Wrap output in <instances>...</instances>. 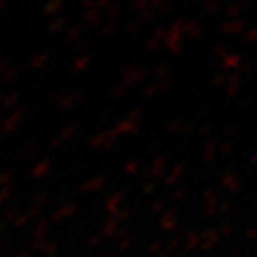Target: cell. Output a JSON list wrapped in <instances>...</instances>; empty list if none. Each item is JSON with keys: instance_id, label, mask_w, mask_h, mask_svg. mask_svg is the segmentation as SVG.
Wrapping results in <instances>:
<instances>
[{"instance_id": "9a60e30c", "label": "cell", "mask_w": 257, "mask_h": 257, "mask_svg": "<svg viewBox=\"0 0 257 257\" xmlns=\"http://www.w3.org/2000/svg\"><path fill=\"white\" fill-rule=\"evenodd\" d=\"M80 30H81V27H78V28H74V29H73V30L69 32V35H68V36H69V38H70V40H72V38H74V37H75V36H78V35H79V32H80Z\"/></svg>"}, {"instance_id": "9f6ffc18", "label": "cell", "mask_w": 257, "mask_h": 257, "mask_svg": "<svg viewBox=\"0 0 257 257\" xmlns=\"http://www.w3.org/2000/svg\"><path fill=\"white\" fill-rule=\"evenodd\" d=\"M167 10H168V8H161V11H160V15H165L167 12Z\"/></svg>"}, {"instance_id": "3957f363", "label": "cell", "mask_w": 257, "mask_h": 257, "mask_svg": "<svg viewBox=\"0 0 257 257\" xmlns=\"http://www.w3.org/2000/svg\"><path fill=\"white\" fill-rule=\"evenodd\" d=\"M102 182H104V178H99L96 180H93V181L89 182V184H86L82 186V191H87V189L100 187V186L102 185Z\"/></svg>"}, {"instance_id": "b9f144b4", "label": "cell", "mask_w": 257, "mask_h": 257, "mask_svg": "<svg viewBox=\"0 0 257 257\" xmlns=\"http://www.w3.org/2000/svg\"><path fill=\"white\" fill-rule=\"evenodd\" d=\"M59 142H60L59 138H55V140L51 141V144H50V146H51V147H55V146H57V144H59Z\"/></svg>"}, {"instance_id": "ffe728a7", "label": "cell", "mask_w": 257, "mask_h": 257, "mask_svg": "<svg viewBox=\"0 0 257 257\" xmlns=\"http://www.w3.org/2000/svg\"><path fill=\"white\" fill-rule=\"evenodd\" d=\"M195 25H197V21H194V22H192V23H189L187 27L185 28V31H193V30H195Z\"/></svg>"}, {"instance_id": "cb8c5ba5", "label": "cell", "mask_w": 257, "mask_h": 257, "mask_svg": "<svg viewBox=\"0 0 257 257\" xmlns=\"http://www.w3.org/2000/svg\"><path fill=\"white\" fill-rule=\"evenodd\" d=\"M152 15H153V10L152 9H146V10H144V11H143V17L144 18H150V17H152Z\"/></svg>"}, {"instance_id": "6f0895ef", "label": "cell", "mask_w": 257, "mask_h": 257, "mask_svg": "<svg viewBox=\"0 0 257 257\" xmlns=\"http://www.w3.org/2000/svg\"><path fill=\"white\" fill-rule=\"evenodd\" d=\"M208 130H210V125H208V126H205L204 128H202V133H204V134H206Z\"/></svg>"}, {"instance_id": "d4e9b609", "label": "cell", "mask_w": 257, "mask_h": 257, "mask_svg": "<svg viewBox=\"0 0 257 257\" xmlns=\"http://www.w3.org/2000/svg\"><path fill=\"white\" fill-rule=\"evenodd\" d=\"M156 47H157V40H155V38H153V41L150 42L149 46H148V50H154Z\"/></svg>"}, {"instance_id": "30bf717a", "label": "cell", "mask_w": 257, "mask_h": 257, "mask_svg": "<svg viewBox=\"0 0 257 257\" xmlns=\"http://www.w3.org/2000/svg\"><path fill=\"white\" fill-rule=\"evenodd\" d=\"M96 12H98V9H92L91 11H88L85 16L86 21H93V19H94L93 17H94V16L96 15Z\"/></svg>"}, {"instance_id": "816d5d0a", "label": "cell", "mask_w": 257, "mask_h": 257, "mask_svg": "<svg viewBox=\"0 0 257 257\" xmlns=\"http://www.w3.org/2000/svg\"><path fill=\"white\" fill-rule=\"evenodd\" d=\"M213 212H214V210H213V207H207L206 208V213L207 214H213Z\"/></svg>"}, {"instance_id": "f5cc1de1", "label": "cell", "mask_w": 257, "mask_h": 257, "mask_svg": "<svg viewBox=\"0 0 257 257\" xmlns=\"http://www.w3.org/2000/svg\"><path fill=\"white\" fill-rule=\"evenodd\" d=\"M25 218H27V217H21V218H18V220H17V225H19V224H23L24 221H25Z\"/></svg>"}, {"instance_id": "2e32d148", "label": "cell", "mask_w": 257, "mask_h": 257, "mask_svg": "<svg viewBox=\"0 0 257 257\" xmlns=\"http://www.w3.org/2000/svg\"><path fill=\"white\" fill-rule=\"evenodd\" d=\"M46 57H47L46 55H43V56H41V57H37V59L34 61V66H35V67H37V66H41V64L43 63V61L46 60Z\"/></svg>"}, {"instance_id": "ab89813d", "label": "cell", "mask_w": 257, "mask_h": 257, "mask_svg": "<svg viewBox=\"0 0 257 257\" xmlns=\"http://www.w3.org/2000/svg\"><path fill=\"white\" fill-rule=\"evenodd\" d=\"M213 152H210V153H207V155L205 156V161H208V160H212V157H213Z\"/></svg>"}, {"instance_id": "6da1fadb", "label": "cell", "mask_w": 257, "mask_h": 257, "mask_svg": "<svg viewBox=\"0 0 257 257\" xmlns=\"http://www.w3.org/2000/svg\"><path fill=\"white\" fill-rule=\"evenodd\" d=\"M23 111H24V108H21V110H18L17 112H16V113L12 115V117L10 118V119L6 120L5 124H4V126H3V130H4V131H11L12 128L15 127L16 120H17L18 118L21 117V114L23 113Z\"/></svg>"}, {"instance_id": "681fc988", "label": "cell", "mask_w": 257, "mask_h": 257, "mask_svg": "<svg viewBox=\"0 0 257 257\" xmlns=\"http://www.w3.org/2000/svg\"><path fill=\"white\" fill-rule=\"evenodd\" d=\"M162 205H163L162 201L157 202V204L155 205V210H156V211H160V208H161V206H162Z\"/></svg>"}, {"instance_id": "60d3db41", "label": "cell", "mask_w": 257, "mask_h": 257, "mask_svg": "<svg viewBox=\"0 0 257 257\" xmlns=\"http://www.w3.org/2000/svg\"><path fill=\"white\" fill-rule=\"evenodd\" d=\"M10 176V173H6V174L3 176V179H2V182L3 184H6V182H8V178Z\"/></svg>"}, {"instance_id": "7a4b0ae2", "label": "cell", "mask_w": 257, "mask_h": 257, "mask_svg": "<svg viewBox=\"0 0 257 257\" xmlns=\"http://www.w3.org/2000/svg\"><path fill=\"white\" fill-rule=\"evenodd\" d=\"M48 167H49V161H43L41 165H38L36 168H35L34 176L38 178V176H42V175L46 174L47 170H48Z\"/></svg>"}, {"instance_id": "91938a15", "label": "cell", "mask_w": 257, "mask_h": 257, "mask_svg": "<svg viewBox=\"0 0 257 257\" xmlns=\"http://www.w3.org/2000/svg\"><path fill=\"white\" fill-rule=\"evenodd\" d=\"M106 4H107V2H100L98 5H106Z\"/></svg>"}, {"instance_id": "44dd1931", "label": "cell", "mask_w": 257, "mask_h": 257, "mask_svg": "<svg viewBox=\"0 0 257 257\" xmlns=\"http://www.w3.org/2000/svg\"><path fill=\"white\" fill-rule=\"evenodd\" d=\"M73 131H74V126H70V127L67 128V130H64V133H63V135H62V138L69 137L70 135L73 134Z\"/></svg>"}, {"instance_id": "83f0119b", "label": "cell", "mask_w": 257, "mask_h": 257, "mask_svg": "<svg viewBox=\"0 0 257 257\" xmlns=\"http://www.w3.org/2000/svg\"><path fill=\"white\" fill-rule=\"evenodd\" d=\"M174 182H175V176L174 175L169 176V178L166 180V184L167 185H172V184H174Z\"/></svg>"}, {"instance_id": "ac0fdd59", "label": "cell", "mask_w": 257, "mask_h": 257, "mask_svg": "<svg viewBox=\"0 0 257 257\" xmlns=\"http://www.w3.org/2000/svg\"><path fill=\"white\" fill-rule=\"evenodd\" d=\"M167 72H168V69H167V67H160L159 69H157V74H159L160 76H166L167 75Z\"/></svg>"}, {"instance_id": "5bb4252c", "label": "cell", "mask_w": 257, "mask_h": 257, "mask_svg": "<svg viewBox=\"0 0 257 257\" xmlns=\"http://www.w3.org/2000/svg\"><path fill=\"white\" fill-rule=\"evenodd\" d=\"M118 9H119V5H118V4H115V5H112L111 8H110V10H108V12H107L108 17H112V16L117 14V12H118Z\"/></svg>"}, {"instance_id": "484cf974", "label": "cell", "mask_w": 257, "mask_h": 257, "mask_svg": "<svg viewBox=\"0 0 257 257\" xmlns=\"http://www.w3.org/2000/svg\"><path fill=\"white\" fill-rule=\"evenodd\" d=\"M167 87H168V80L159 83V89H166Z\"/></svg>"}, {"instance_id": "603a6c76", "label": "cell", "mask_w": 257, "mask_h": 257, "mask_svg": "<svg viewBox=\"0 0 257 257\" xmlns=\"http://www.w3.org/2000/svg\"><path fill=\"white\" fill-rule=\"evenodd\" d=\"M113 28H114V25H113V24H108V25H106V27L104 28V34H106V35L111 34V32L113 31Z\"/></svg>"}, {"instance_id": "1f68e13d", "label": "cell", "mask_w": 257, "mask_h": 257, "mask_svg": "<svg viewBox=\"0 0 257 257\" xmlns=\"http://www.w3.org/2000/svg\"><path fill=\"white\" fill-rule=\"evenodd\" d=\"M43 200H44V194H40V195H37V197H36V202H37V204H42V202H43Z\"/></svg>"}, {"instance_id": "bcb514c9", "label": "cell", "mask_w": 257, "mask_h": 257, "mask_svg": "<svg viewBox=\"0 0 257 257\" xmlns=\"http://www.w3.org/2000/svg\"><path fill=\"white\" fill-rule=\"evenodd\" d=\"M99 22H100V17H96V18L93 19L92 25H98V24H99Z\"/></svg>"}, {"instance_id": "e0dca14e", "label": "cell", "mask_w": 257, "mask_h": 257, "mask_svg": "<svg viewBox=\"0 0 257 257\" xmlns=\"http://www.w3.org/2000/svg\"><path fill=\"white\" fill-rule=\"evenodd\" d=\"M217 8H218V3H210V4L207 5V11L208 12H214V11H216Z\"/></svg>"}, {"instance_id": "9c48e42d", "label": "cell", "mask_w": 257, "mask_h": 257, "mask_svg": "<svg viewBox=\"0 0 257 257\" xmlns=\"http://www.w3.org/2000/svg\"><path fill=\"white\" fill-rule=\"evenodd\" d=\"M105 135H100V136H96L94 140L92 141V146L93 147H98L99 144H101V143H104V140H105Z\"/></svg>"}, {"instance_id": "8d00e7d4", "label": "cell", "mask_w": 257, "mask_h": 257, "mask_svg": "<svg viewBox=\"0 0 257 257\" xmlns=\"http://www.w3.org/2000/svg\"><path fill=\"white\" fill-rule=\"evenodd\" d=\"M112 146H113V140L108 141L107 143H105V148H106V149H111Z\"/></svg>"}, {"instance_id": "74e56055", "label": "cell", "mask_w": 257, "mask_h": 257, "mask_svg": "<svg viewBox=\"0 0 257 257\" xmlns=\"http://www.w3.org/2000/svg\"><path fill=\"white\" fill-rule=\"evenodd\" d=\"M154 92H155V87H150L146 91V94L147 95H152V93L154 94Z\"/></svg>"}, {"instance_id": "ba28073f", "label": "cell", "mask_w": 257, "mask_h": 257, "mask_svg": "<svg viewBox=\"0 0 257 257\" xmlns=\"http://www.w3.org/2000/svg\"><path fill=\"white\" fill-rule=\"evenodd\" d=\"M74 210H75V205H69V206L62 208V211H61V214H64V216H69V214H72Z\"/></svg>"}, {"instance_id": "277c9868", "label": "cell", "mask_w": 257, "mask_h": 257, "mask_svg": "<svg viewBox=\"0 0 257 257\" xmlns=\"http://www.w3.org/2000/svg\"><path fill=\"white\" fill-rule=\"evenodd\" d=\"M60 8H61V3L54 2V3H50L49 5H47L44 11H46L47 14H55L56 11H59Z\"/></svg>"}, {"instance_id": "52a82bcc", "label": "cell", "mask_w": 257, "mask_h": 257, "mask_svg": "<svg viewBox=\"0 0 257 257\" xmlns=\"http://www.w3.org/2000/svg\"><path fill=\"white\" fill-rule=\"evenodd\" d=\"M64 23V18H60L57 19L56 22H54L53 24H51V30H60L61 27H62Z\"/></svg>"}, {"instance_id": "e575fe53", "label": "cell", "mask_w": 257, "mask_h": 257, "mask_svg": "<svg viewBox=\"0 0 257 257\" xmlns=\"http://www.w3.org/2000/svg\"><path fill=\"white\" fill-rule=\"evenodd\" d=\"M9 191H11V189L5 188L4 191H3V194H2V201H5V197H6V194H8V193H9Z\"/></svg>"}, {"instance_id": "8fae6325", "label": "cell", "mask_w": 257, "mask_h": 257, "mask_svg": "<svg viewBox=\"0 0 257 257\" xmlns=\"http://www.w3.org/2000/svg\"><path fill=\"white\" fill-rule=\"evenodd\" d=\"M87 62V59L86 57H83L81 60H78L75 62V68L76 69H81V68H85V64Z\"/></svg>"}, {"instance_id": "11a10c76", "label": "cell", "mask_w": 257, "mask_h": 257, "mask_svg": "<svg viewBox=\"0 0 257 257\" xmlns=\"http://www.w3.org/2000/svg\"><path fill=\"white\" fill-rule=\"evenodd\" d=\"M223 79H224V75H220V76H218L217 80H216V83H220L221 81H223Z\"/></svg>"}, {"instance_id": "db71d44e", "label": "cell", "mask_w": 257, "mask_h": 257, "mask_svg": "<svg viewBox=\"0 0 257 257\" xmlns=\"http://www.w3.org/2000/svg\"><path fill=\"white\" fill-rule=\"evenodd\" d=\"M213 146H214V141H211V142H208L206 144V148H207V149H210V148H212Z\"/></svg>"}, {"instance_id": "c3c4849f", "label": "cell", "mask_w": 257, "mask_h": 257, "mask_svg": "<svg viewBox=\"0 0 257 257\" xmlns=\"http://www.w3.org/2000/svg\"><path fill=\"white\" fill-rule=\"evenodd\" d=\"M216 201H217V198H216V197H213V198L208 199V204H210V205H213V204H216Z\"/></svg>"}, {"instance_id": "7dc6e473", "label": "cell", "mask_w": 257, "mask_h": 257, "mask_svg": "<svg viewBox=\"0 0 257 257\" xmlns=\"http://www.w3.org/2000/svg\"><path fill=\"white\" fill-rule=\"evenodd\" d=\"M182 195H184V191H182V189H179L178 193L175 194V198H180V197H182Z\"/></svg>"}, {"instance_id": "d6a6232c", "label": "cell", "mask_w": 257, "mask_h": 257, "mask_svg": "<svg viewBox=\"0 0 257 257\" xmlns=\"http://www.w3.org/2000/svg\"><path fill=\"white\" fill-rule=\"evenodd\" d=\"M127 214H128V210H125L123 213H120V216H119V220H124L125 218L127 217Z\"/></svg>"}, {"instance_id": "ee69618b", "label": "cell", "mask_w": 257, "mask_h": 257, "mask_svg": "<svg viewBox=\"0 0 257 257\" xmlns=\"http://www.w3.org/2000/svg\"><path fill=\"white\" fill-rule=\"evenodd\" d=\"M140 112H141V110H137V111L133 112V113H131V119H134V118H137L138 117V113H140Z\"/></svg>"}, {"instance_id": "f907efd6", "label": "cell", "mask_w": 257, "mask_h": 257, "mask_svg": "<svg viewBox=\"0 0 257 257\" xmlns=\"http://www.w3.org/2000/svg\"><path fill=\"white\" fill-rule=\"evenodd\" d=\"M152 188H154V184H149V185H148L147 187H146V192H147V193L152 192V191H150V189H152Z\"/></svg>"}, {"instance_id": "f6af8a7d", "label": "cell", "mask_w": 257, "mask_h": 257, "mask_svg": "<svg viewBox=\"0 0 257 257\" xmlns=\"http://www.w3.org/2000/svg\"><path fill=\"white\" fill-rule=\"evenodd\" d=\"M163 163V157H159V159L156 160V163H155V166H161Z\"/></svg>"}, {"instance_id": "7bdbcfd3", "label": "cell", "mask_w": 257, "mask_h": 257, "mask_svg": "<svg viewBox=\"0 0 257 257\" xmlns=\"http://www.w3.org/2000/svg\"><path fill=\"white\" fill-rule=\"evenodd\" d=\"M170 128H172L173 131H178L179 128H180V124L176 123V124H174V125H172V126H170Z\"/></svg>"}, {"instance_id": "7402d4cb", "label": "cell", "mask_w": 257, "mask_h": 257, "mask_svg": "<svg viewBox=\"0 0 257 257\" xmlns=\"http://www.w3.org/2000/svg\"><path fill=\"white\" fill-rule=\"evenodd\" d=\"M126 169H127V172L135 173V172H136V169H137V162H134V163H131V165H128L126 167Z\"/></svg>"}, {"instance_id": "d590c367", "label": "cell", "mask_w": 257, "mask_h": 257, "mask_svg": "<svg viewBox=\"0 0 257 257\" xmlns=\"http://www.w3.org/2000/svg\"><path fill=\"white\" fill-rule=\"evenodd\" d=\"M138 28H140V23H135L130 27V31H136L138 30Z\"/></svg>"}, {"instance_id": "680465c9", "label": "cell", "mask_w": 257, "mask_h": 257, "mask_svg": "<svg viewBox=\"0 0 257 257\" xmlns=\"http://www.w3.org/2000/svg\"><path fill=\"white\" fill-rule=\"evenodd\" d=\"M162 4H163L162 2H155V3H153L154 6H160V5H162Z\"/></svg>"}, {"instance_id": "d6986e66", "label": "cell", "mask_w": 257, "mask_h": 257, "mask_svg": "<svg viewBox=\"0 0 257 257\" xmlns=\"http://www.w3.org/2000/svg\"><path fill=\"white\" fill-rule=\"evenodd\" d=\"M163 35H165V29L161 28L160 30H157V31H156V34H155V40L159 41L160 38H162V37H163Z\"/></svg>"}, {"instance_id": "f546056e", "label": "cell", "mask_w": 257, "mask_h": 257, "mask_svg": "<svg viewBox=\"0 0 257 257\" xmlns=\"http://www.w3.org/2000/svg\"><path fill=\"white\" fill-rule=\"evenodd\" d=\"M200 32H201V31H200V29L197 28V29H195V30H193V31H192V34H191V35H192V37H194V38H195V37H198L199 35H200Z\"/></svg>"}, {"instance_id": "4dcf8cb0", "label": "cell", "mask_w": 257, "mask_h": 257, "mask_svg": "<svg viewBox=\"0 0 257 257\" xmlns=\"http://www.w3.org/2000/svg\"><path fill=\"white\" fill-rule=\"evenodd\" d=\"M16 212V207H12V208H9L8 213H6V217H10L11 218L12 216H14V213Z\"/></svg>"}, {"instance_id": "4fadbf2b", "label": "cell", "mask_w": 257, "mask_h": 257, "mask_svg": "<svg viewBox=\"0 0 257 257\" xmlns=\"http://www.w3.org/2000/svg\"><path fill=\"white\" fill-rule=\"evenodd\" d=\"M15 74H16V67H14V68H11V69H9L8 72L5 73V80H6V81L14 78Z\"/></svg>"}, {"instance_id": "8992f818", "label": "cell", "mask_w": 257, "mask_h": 257, "mask_svg": "<svg viewBox=\"0 0 257 257\" xmlns=\"http://www.w3.org/2000/svg\"><path fill=\"white\" fill-rule=\"evenodd\" d=\"M121 198V193H118V194H114L113 197L111 198V200H110V202H108V205H107V210L108 208H112V207H114L113 205L115 204V202H118L119 201V199Z\"/></svg>"}, {"instance_id": "94428289", "label": "cell", "mask_w": 257, "mask_h": 257, "mask_svg": "<svg viewBox=\"0 0 257 257\" xmlns=\"http://www.w3.org/2000/svg\"><path fill=\"white\" fill-rule=\"evenodd\" d=\"M93 5V3H85V6H91Z\"/></svg>"}, {"instance_id": "4316f807", "label": "cell", "mask_w": 257, "mask_h": 257, "mask_svg": "<svg viewBox=\"0 0 257 257\" xmlns=\"http://www.w3.org/2000/svg\"><path fill=\"white\" fill-rule=\"evenodd\" d=\"M135 76H136V79L135 80H138V81H140V80H142L144 78V72L143 70H140V72H138Z\"/></svg>"}, {"instance_id": "f1b7e54d", "label": "cell", "mask_w": 257, "mask_h": 257, "mask_svg": "<svg viewBox=\"0 0 257 257\" xmlns=\"http://www.w3.org/2000/svg\"><path fill=\"white\" fill-rule=\"evenodd\" d=\"M181 170H182V165H179V166H176V167H175V169H174V176L179 175L180 173H181Z\"/></svg>"}, {"instance_id": "7c38bea8", "label": "cell", "mask_w": 257, "mask_h": 257, "mask_svg": "<svg viewBox=\"0 0 257 257\" xmlns=\"http://www.w3.org/2000/svg\"><path fill=\"white\" fill-rule=\"evenodd\" d=\"M16 99H17V94L10 95L9 98L6 99V101H5V106H6V107H9V106H12V104H14V102L16 101Z\"/></svg>"}, {"instance_id": "5b68a950", "label": "cell", "mask_w": 257, "mask_h": 257, "mask_svg": "<svg viewBox=\"0 0 257 257\" xmlns=\"http://www.w3.org/2000/svg\"><path fill=\"white\" fill-rule=\"evenodd\" d=\"M72 101H73V99L68 98V96H62V98H60V104L63 108L69 107L70 104H72Z\"/></svg>"}, {"instance_id": "836d02e7", "label": "cell", "mask_w": 257, "mask_h": 257, "mask_svg": "<svg viewBox=\"0 0 257 257\" xmlns=\"http://www.w3.org/2000/svg\"><path fill=\"white\" fill-rule=\"evenodd\" d=\"M121 92H123V86H121V87H119L118 89H115V91L113 92V95L114 96H119Z\"/></svg>"}, {"instance_id": "f35d334b", "label": "cell", "mask_w": 257, "mask_h": 257, "mask_svg": "<svg viewBox=\"0 0 257 257\" xmlns=\"http://www.w3.org/2000/svg\"><path fill=\"white\" fill-rule=\"evenodd\" d=\"M147 5V3L146 2H141V3H136V4H135V6H136V8L138 9V8H144V6Z\"/></svg>"}]
</instances>
